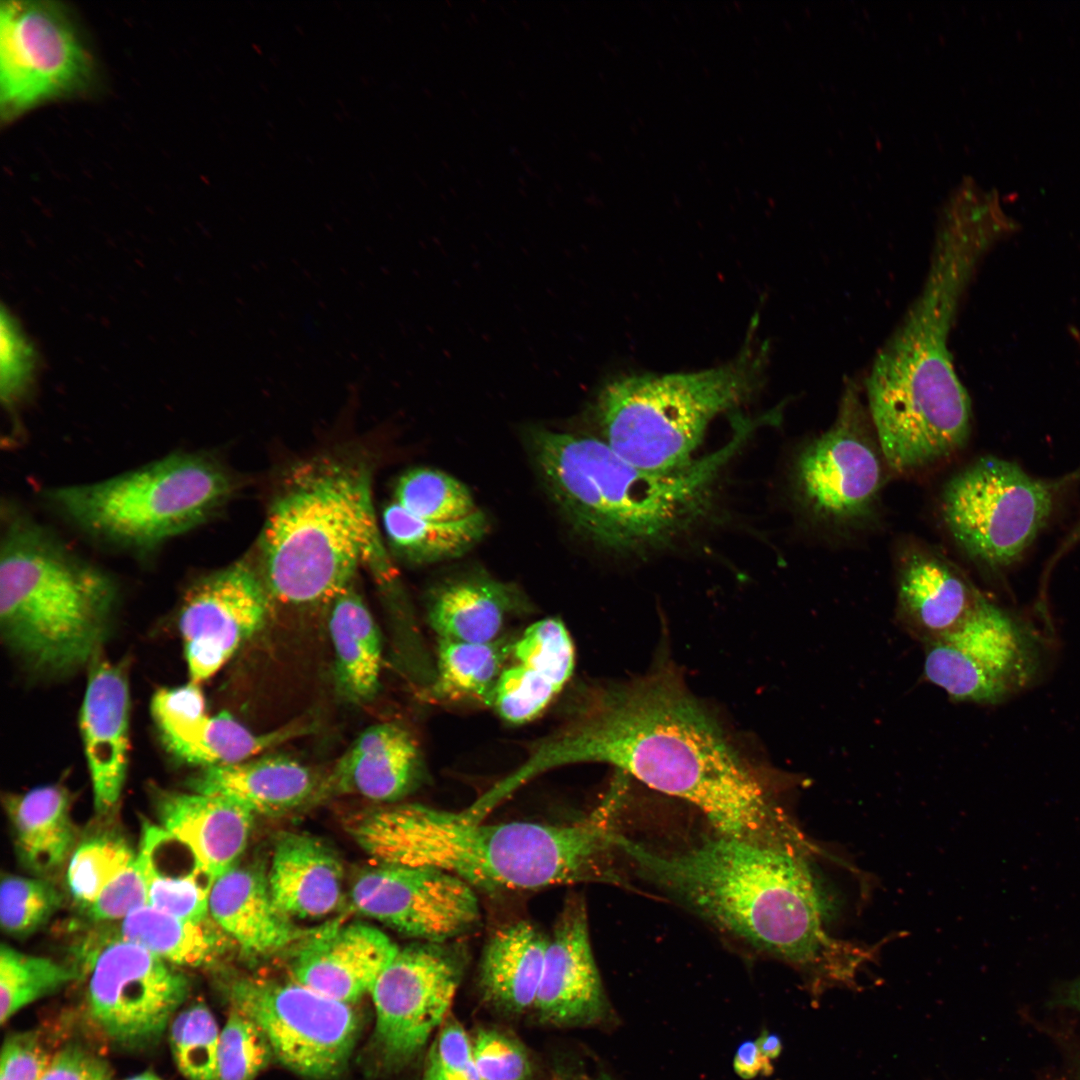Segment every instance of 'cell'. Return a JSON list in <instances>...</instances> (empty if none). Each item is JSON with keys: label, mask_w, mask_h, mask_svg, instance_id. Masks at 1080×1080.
Wrapping results in <instances>:
<instances>
[{"label": "cell", "mask_w": 1080, "mask_h": 1080, "mask_svg": "<svg viewBox=\"0 0 1080 1080\" xmlns=\"http://www.w3.org/2000/svg\"><path fill=\"white\" fill-rule=\"evenodd\" d=\"M607 763L698 808L717 834L781 843L802 833L680 676L659 668L603 694L518 767L528 781L572 763Z\"/></svg>", "instance_id": "6da1fadb"}, {"label": "cell", "mask_w": 1080, "mask_h": 1080, "mask_svg": "<svg viewBox=\"0 0 1080 1080\" xmlns=\"http://www.w3.org/2000/svg\"><path fill=\"white\" fill-rule=\"evenodd\" d=\"M1010 235L1006 220L981 200L954 198L939 209L924 284L865 384L873 430L895 473L933 467L969 439L971 401L954 369L949 334L979 263Z\"/></svg>", "instance_id": "7a4b0ae2"}, {"label": "cell", "mask_w": 1080, "mask_h": 1080, "mask_svg": "<svg viewBox=\"0 0 1080 1080\" xmlns=\"http://www.w3.org/2000/svg\"><path fill=\"white\" fill-rule=\"evenodd\" d=\"M643 877L722 931L805 972L815 987L856 983L872 946L831 936L826 905L803 836L758 843L716 834L661 853L617 833Z\"/></svg>", "instance_id": "3957f363"}, {"label": "cell", "mask_w": 1080, "mask_h": 1080, "mask_svg": "<svg viewBox=\"0 0 1080 1080\" xmlns=\"http://www.w3.org/2000/svg\"><path fill=\"white\" fill-rule=\"evenodd\" d=\"M611 805L548 825L487 824L466 811L403 803L361 814L348 830L377 864L441 869L474 890L529 891L601 878L604 861L617 850Z\"/></svg>", "instance_id": "277c9868"}, {"label": "cell", "mask_w": 1080, "mask_h": 1080, "mask_svg": "<svg viewBox=\"0 0 1080 1080\" xmlns=\"http://www.w3.org/2000/svg\"><path fill=\"white\" fill-rule=\"evenodd\" d=\"M756 428L735 421L724 445L667 472L639 468L595 437L536 429L530 443L550 495L574 529L605 549L639 554L671 544L706 515L720 473Z\"/></svg>", "instance_id": "5b68a950"}, {"label": "cell", "mask_w": 1080, "mask_h": 1080, "mask_svg": "<svg viewBox=\"0 0 1080 1080\" xmlns=\"http://www.w3.org/2000/svg\"><path fill=\"white\" fill-rule=\"evenodd\" d=\"M367 467L320 456L296 464L269 506L259 539L260 574L286 605L330 603L381 546Z\"/></svg>", "instance_id": "8992f818"}, {"label": "cell", "mask_w": 1080, "mask_h": 1080, "mask_svg": "<svg viewBox=\"0 0 1080 1080\" xmlns=\"http://www.w3.org/2000/svg\"><path fill=\"white\" fill-rule=\"evenodd\" d=\"M116 585L38 523L9 511L0 548L2 634L46 672L93 661L115 608Z\"/></svg>", "instance_id": "52a82bcc"}, {"label": "cell", "mask_w": 1080, "mask_h": 1080, "mask_svg": "<svg viewBox=\"0 0 1080 1080\" xmlns=\"http://www.w3.org/2000/svg\"><path fill=\"white\" fill-rule=\"evenodd\" d=\"M765 354L751 342L719 367L609 382L596 406L604 441L645 470L667 472L690 465L712 420L758 389Z\"/></svg>", "instance_id": "ba28073f"}, {"label": "cell", "mask_w": 1080, "mask_h": 1080, "mask_svg": "<svg viewBox=\"0 0 1080 1080\" xmlns=\"http://www.w3.org/2000/svg\"><path fill=\"white\" fill-rule=\"evenodd\" d=\"M234 487L213 457L175 452L102 481L49 489L46 498L86 535L146 553L206 522Z\"/></svg>", "instance_id": "9c48e42d"}, {"label": "cell", "mask_w": 1080, "mask_h": 1080, "mask_svg": "<svg viewBox=\"0 0 1080 1080\" xmlns=\"http://www.w3.org/2000/svg\"><path fill=\"white\" fill-rule=\"evenodd\" d=\"M1077 475L1079 471L1044 480L1015 462L981 457L946 483L940 498L941 517L953 541L970 559L1001 570L1022 558Z\"/></svg>", "instance_id": "30bf717a"}, {"label": "cell", "mask_w": 1080, "mask_h": 1080, "mask_svg": "<svg viewBox=\"0 0 1080 1080\" xmlns=\"http://www.w3.org/2000/svg\"><path fill=\"white\" fill-rule=\"evenodd\" d=\"M98 83L96 60L64 3L1 1L2 123L49 102L88 96Z\"/></svg>", "instance_id": "8fae6325"}, {"label": "cell", "mask_w": 1080, "mask_h": 1080, "mask_svg": "<svg viewBox=\"0 0 1080 1080\" xmlns=\"http://www.w3.org/2000/svg\"><path fill=\"white\" fill-rule=\"evenodd\" d=\"M75 954L89 973L88 1012L103 1034L127 1050L157 1044L189 994V978L118 935L93 936Z\"/></svg>", "instance_id": "7c38bea8"}, {"label": "cell", "mask_w": 1080, "mask_h": 1080, "mask_svg": "<svg viewBox=\"0 0 1080 1080\" xmlns=\"http://www.w3.org/2000/svg\"><path fill=\"white\" fill-rule=\"evenodd\" d=\"M859 392L848 381L834 422L802 449L794 464L796 498L824 528L858 527L878 507L886 463Z\"/></svg>", "instance_id": "4fadbf2b"}, {"label": "cell", "mask_w": 1080, "mask_h": 1080, "mask_svg": "<svg viewBox=\"0 0 1080 1080\" xmlns=\"http://www.w3.org/2000/svg\"><path fill=\"white\" fill-rule=\"evenodd\" d=\"M231 1009L250 1018L267 1037L274 1057L296 1074L328 1080L344 1071L359 1018L349 1004L298 982L237 976L225 983Z\"/></svg>", "instance_id": "5bb4252c"}, {"label": "cell", "mask_w": 1080, "mask_h": 1080, "mask_svg": "<svg viewBox=\"0 0 1080 1080\" xmlns=\"http://www.w3.org/2000/svg\"><path fill=\"white\" fill-rule=\"evenodd\" d=\"M1039 640L982 596L952 632L924 644V675L954 701L995 704L1028 687L1039 673Z\"/></svg>", "instance_id": "9a60e30c"}, {"label": "cell", "mask_w": 1080, "mask_h": 1080, "mask_svg": "<svg viewBox=\"0 0 1080 1080\" xmlns=\"http://www.w3.org/2000/svg\"><path fill=\"white\" fill-rule=\"evenodd\" d=\"M443 944L422 941L399 948L370 991L374 1042L384 1068L409 1064L447 1018L463 962Z\"/></svg>", "instance_id": "2e32d148"}, {"label": "cell", "mask_w": 1080, "mask_h": 1080, "mask_svg": "<svg viewBox=\"0 0 1080 1080\" xmlns=\"http://www.w3.org/2000/svg\"><path fill=\"white\" fill-rule=\"evenodd\" d=\"M350 898L360 914L423 942L445 943L480 920L475 890L432 867L377 864L357 876Z\"/></svg>", "instance_id": "e0dca14e"}, {"label": "cell", "mask_w": 1080, "mask_h": 1080, "mask_svg": "<svg viewBox=\"0 0 1080 1080\" xmlns=\"http://www.w3.org/2000/svg\"><path fill=\"white\" fill-rule=\"evenodd\" d=\"M271 601L247 560L193 581L178 612L190 682L200 685L217 673L264 626Z\"/></svg>", "instance_id": "ac0fdd59"}, {"label": "cell", "mask_w": 1080, "mask_h": 1080, "mask_svg": "<svg viewBox=\"0 0 1080 1080\" xmlns=\"http://www.w3.org/2000/svg\"><path fill=\"white\" fill-rule=\"evenodd\" d=\"M151 712L169 751L177 758L202 768L238 763L305 734L311 727L291 723L265 733H254L231 714L206 713L200 686L189 682L159 689Z\"/></svg>", "instance_id": "d6986e66"}, {"label": "cell", "mask_w": 1080, "mask_h": 1080, "mask_svg": "<svg viewBox=\"0 0 1080 1080\" xmlns=\"http://www.w3.org/2000/svg\"><path fill=\"white\" fill-rule=\"evenodd\" d=\"M533 1008L542 1022L559 1027L593 1025L607 1016L585 906L576 896L567 899L549 937Z\"/></svg>", "instance_id": "ffe728a7"}, {"label": "cell", "mask_w": 1080, "mask_h": 1080, "mask_svg": "<svg viewBox=\"0 0 1080 1080\" xmlns=\"http://www.w3.org/2000/svg\"><path fill=\"white\" fill-rule=\"evenodd\" d=\"M398 950L371 924H329L312 930L295 947L292 973L299 984L349 1004L371 991Z\"/></svg>", "instance_id": "44dd1931"}, {"label": "cell", "mask_w": 1080, "mask_h": 1080, "mask_svg": "<svg viewBox=\"0 0 1080 1080\" xmlns=\"http://www.w3.org/2000/svg\"><path fill=\"white\" fill-rule=\"evenodd\" d=\"M80 727L98 816L116 808L124 786L129 747L126 670L107 660L91 663Z\"/></svg>", "instance_id": "7402d4cb"}, {"label": "cell", "mask_w": 1080, "mask_h": 1080, "mask_svg": "<svg viewBox=\"0 0 1080 1080\" xmlns=\"http://www.w3.org/2000/svg\"><path fill=\"white\" fill-rule=\"evenodd\" d=\"M983 595L952 562L935 551L912 546L897 572V619L923 644L959 627Z\"/></svg>", "instance_id": "603a6c76"}, {"label": "cell", "mask_w": 1080, "mask_h": 1080, "mask_svg": "<svg viewBox=\"0 0 1080 1080\" xmlns=\"http://www.w3.org/2000/svg\"><path fill=\"white\" fill-rule=\"evenodd\" d=\"M154 810L160 827L182 842L213 882L236 865L245 850L253 814L220 796L157 790Z\"/></svg>", "instance_id": "cb8c5ba5"}, {"label": "cell", "mask_w": 1080, "mask_h": 1080, "mask_svg": "<svg viewBox=\"0 0 1080 1080\" xmlns=\"http://www.w3.org/2000/svg\"><path fill=\"white\" fill-rule=\"evenodd\" d=\"M209 913L248 956L266 957L295 948L312 930L299 928L274 902L267 874L233 866L212 884Z\"/></svg>", "instance_id": "d4e9b609"}, {"label": "cell", "mask_w": 1080, "mask_h": 1080, "mask_svg": "<svg viewBox=\"0 0 1080 1080\" xmlns=\"http://www.w3.org/2000/svg\"><path fill=\"white\" fill-rule=\"evenodd\" d=\"M421 772V753L409 732L395 723H379L354 740L336 762L326 785L344 794L393 802L416 786Z\"/></svg>", "instance_id": "484cf974"}, {"label": "cell", "mask_w": 1080, "mask_h": 1080, "mask_svg": "<svg viewBox=\"0 0 1080 1080\" xmlns=\"http://www.w3.org/2000/svg\"><path fill=\"white\" fill-rule=\"evenodd\" d=\"M318 785L307 766L280 754L202 768L189 781L191 791L223 797L253 815L282 814L302 806Z\"/></svg>", "instance_id": "4316f807"}, {"label": "cell", "mask_w": 1080, "mask_h": 1080, "mask_svg": "<svg viewBox=\"0 0 1080 1080\" xmlns=\"http://www.w3.org/2000/svg\"><path fill=\"white\" fill-rule=\"evenodd\" d=\"M267 880L274 902L286 915L320 918L340 901L343 868L335 851L319 838L284 832L274 842Z\"/></svg>", "instance_id": "83f0119b"}, {"label": "cell", "mask_w": 1080, "mask_h": 1080, "mask_svg": "<svg viewBox=\"0 0 1080 1080\" xmlns=\"http://www.w3.org/2000/svg\"><path fill=\"white\" fill-rule=\"evenodd\" d=\"M20 863L47 878L67 864L78 842L71 816V798L58 784L38 786L4 798Z\"/></svg>", "instance_id": "f1b7e54d"}, {"label": "cell", "mask_w": 1080, "mask_h": 1080, "mask_svg": "<svg viewBox=\"0 0 1080 1080\" xmlns=\"http://www.w3.org/2000/svg\"><path fill=\"white\" fill-rule=\"evenodd\" d=\"M548 941L549 937L528 921L498 928L481 956L479 987L483 999L509 1014L533 1008Z\"/></svg>", "instance_id": "f546056e"}, {"label": "cell", "mask_w": 1080, "mask_h": 1080, "mask_svg": "<svg viewBox=\"0 0 1080 1080\" xmlns=\"http://www.w3.org/2000/svg\"><path fill=\"white\" fill-rule=\"evenodd\" d=\"M520 601V592L512 584L487 576H466L431 590L427 619L439 639L487 643L498 638Z\"/></svg>", "instance_id": "4dcf8cb0"}, {"label": "cell", "mask_w": 1080, "mask_h": 1080, "mask_svg": "<svg viewBox=\"0 0 1080 1080\" xmlns=\"http://www.w3.org/2000/svg\"><path fill=\"white\" fill-rule=\"evenodd\" d=\"M328 629L335 656V680L347 701L372 700L380 683L382 641L376 622L353 585L330 603Z\"/></svg>", "instance_id": "1f68e13d"}, {"label": "cell", "mask_w": 1080, "mask_h": 1080, "mask_svg": "<svg viewBox=\"0 0 1080 1080\" xmlns=\"http://www.w3.org/2000/svg\"><path fill=\"white\" fill-rule=\"evenodd\" d=\"M386 538L393 552L412 564H431L458 558L477 545L488 531L480 510L451 521L417 517L394 500L382 511Z\"/></svg>", "instance_id": "d6a6232c"}, {"label": "cell", "mask_w": 1080, "mask_h": 1080, "mask_svg": "<svg viewBox=\"0 0 1080 1080\" xmlns=\"http://www.w3.org/2000/svg\"><path fill=\"white\" fill-rule=\"evenodd\" d=\"M220 929L211 917L194 922L145 905L122 919L117 935L172 965L199 967L219 955Z\"/></svg>", "instance_id": "836d02e7"}, {"label": "cell", "mask_w": 1080, "mask_h": 1080, "mask_svg": "<svg viewBox=\"0 0 1080 1080\" xmlns=\"http://www.w3.org/2000/svg\"><path fill=\"white\" fill-rule=\"evenodd\" d=\"M509 645L503 639L467 643L439 639L435 690L450 699H472L491 704Z\"/></svg>", "instance_id": "e575fe53"}, {"label": "cell", "mask_w": 1080, "mask_h": 1080, "mask_svg": "<svg viewBox=\"0 0 1080 1080\" xmlns=\"http://www.w3.org/2000/svg\"><path fill=\"white\" fill-rule=\"evenodd\" d=\"M136 856L137 852L120 832L106 829L87 834L77 842L66 864L69 895L86 910Z\"/></svg>", "instance_id": "d590c367"}, {"label": "cell", "mask_w": 1080, "mask_h": 1080, "mask_svg": "<svg viewBox=\"0 0 1080 1080\" xmlns=\"http://www.w3.org/2000/svg\"><path fill=\"white\" fill-rule=\"evenodd\" d=\"M76 966L30 955L3 943L0 949V1021L79 978Z\"/></svg>", "instance_id": "8d00e7d4"}, {"label": "cell", "mask_w": 1080, "mask_h": 1080, "mask_svg": "<svg viewBox=\"0 0 1080 1080\" xmlns=\"http://www.w3.org/2000/svg\"><path fill=\"white\" fill-rule=\"evenodd\" d=\"M394 501L409 513L432 521L469 516L478 508L469 489L455 477L433 468L417 467L397 480Z\"/></svg>", "instance_id": "74e56055"}, {"label": "cell", "mask_w": 1080, "mask_h": 1080, "mask_svg": "<svg viewBox=\"0 0 1080 1080\" xmlns=\"http://www.w3.org/2000/svg\"><path fill=\"white\" fill-rule=\"evenodd\" d=\"M170 1024V1046L179 1071L188 1080H218L220 1033L209 1008L200 1002L192 1004Z\"/></svg>", "instance_id": "f35d334b"}, {"label": "cell", "mask_w": 1080, "mask_h": 1080, "mask_svg": "<svg viewBox=\"0 0 1080 1080\" xmlns=\"http://www.w3.org/2000/svg\"><path fill=\"white\" fill-rule=\"evenodd\" d=\"M63 897L47 878L4 874L0 886L2 930L24 938L42 928L61 907Z\"/></svg>", "instance_id": "ab89813d"}, {"label": "cell", "mask_w": 1080, "mask_h": 1080, "mask_svg": "<svg viewBox=\"0 0 1080 1080\" xmlns=\"http://www.w3.org/2000/svg\"><path fill=\"white\" fill-rule=\"evenodd\" d=\"M512 653L518 664L540 674L559 690L575 666L573 641L558 618H545L530 625L513 643Z\"/></svg>", "instance_id": "60d3db41"}, {"label": "cell", "mask_w": 1080, "mask_h": 1080, "mask_svg": "<svg viewBox=\"0 0 1080 1080\" xmlns=\"http://www.w3.org/2000/svg\"><path fill=\"white\" fill-rule=\"evenodd\" d=\"M274 1057L263 1031L250 1018L231 1009L220 1033L218 1080H254Z\"/></svg>", "instance_id": "b9f144b4"}, {"label": "cell", "mask_w": 1080, "mask_h": 1080, "mask_svg": "<svg viewBox=\"0 0 1080 1080\" xmlns=\"http://www.w3.org/2000/svg\"><path fill=\"white\" fill-rule=\"evenodd\" d=\"M559 691L540 674L518 664L501 672L491 704L504 720L521 724L540 714Z\"/></svg>", "instance_id": "7bdbcfd3"}, {"label": "cell", "mask_w": 1080, "mask_h": 1080, "mask_svg": "<svg viewBox=\"0 0 1080 1080\" xmlns=\"http://www.w3.org/2000/svg\"><path fill=\"white\" fill-rule=\"evenodd\" d=\"M36 353L16 319L1 311V399L8 410L15 409L31 392Z\"/></svg>", "instance_id": "ee69618b"}, {"label": "cell", "mask_w": 1080, "mask_h": 1080, "mask_svg": "<svg viewBox=\"0 0 1080 1080\" xmlns=\"http://www.w3.org/2000/svg\"><path fill=\"white\" fill-rule=\"evenodd\" d=\"M472 1052L481 1080H529L533 1067L525 1047L510 1035L480 1028Z\"/></svg>", "instance_id": "f6af8a7d"}, {"label": "cell", "mask_w": 1080, "mask_h": 1080, "mask_svg": "<svg viewBox=\"0 0 1080 1080\" xmlns=\"http://www.w3.org/2000/svg\"><path fill=\"white\" fill-rule=\"evenodd\" d=\"M423 1080H481L472 1041L461 1024L446 1018L429 1050Z\"/></svg>", "instance_id": "bcb514c9"}, {"label": "cell", "mask_w": 1080, "mask_h": 1080, "mask_svg": "<svg viewBox=\"0 0 1080 1080\" xmlns=\"http://www.w3.org/2000/svg\"><path fill=\"white\" fill-rule=\"evenodd\" d=\"M148 905V881L138 856L109 882L85 910L93 921L124 919L132 911Z\"/></svg>", "instance_id": "7dc6e473"}, {"label": "cell", "mask_w": 1080, "mask_h": 1080, "mask_svg": "<svg viewBox=\"0 0 1080 1080\" xmlns=\"http://www.w3.org/2000/svg\"><path fill=\"white\" fill-rule=\"evenodd\" d=\"M49 1062L39 1033L10 1034L2 1045L0 1080H41Z\"/></svg>", "instance_id": "c3c4849f"}, {"label": "cell", "mask_w": 1080, "mask_h": 1080, "mask_svg": "<svg viewBox=\"0 0 1080 1080\" xmlns=\"http://www.w3.org/2000/svg\"><path fill=\"white\" fill-rule=\"evenodd\" d=\"M109 1064L77 1044L62 1048L50 1060L41 1080H111Z\"/></svg>", "instance_id": "681fc988"}, {"label": "cell", "mask_w": 1080, "mask_h": 1080, "mask_svg": "<svg viewBox=\"0 0 1080 1080\" xmlns=\"http://www.w3.org/2000/svg\"><path fill=\"white\" fill-rule=\"evenodd\" d=\"M735 1073L742 1079L749 1080L758 1075L768 1076L773 1071L772 1062L764 1056L755 1041H745L739 1045L733 1059Z\"/></svg>", "instance_id": "f907efd6"}, {"label": "cell", "mask_w": 1080, "mask_h": 1080, "mask_svg": "<svg viewBox=\"0 0 1080 1080\" xmlns=\"http://www.w3.org/2000/svg\"><path fill=\"white\" fill-rule=\"evenodd\" d=\"M755 1042L761 1053L771 1061L778 1058L782 1052V1041L775 1033L764 1031Z\"/></svg>", "instance_id": "816d5d0a"}, {"label": "cell", "mask_w": 1080, "mask_h": 1080, "mask_svg": "<svg viewBox=\"0 0 1080 1080\" xmlns=\"http://www.w3.org/2000/svg\"><path fill=\"white\" fill-rule=\"evenodd\" d=\"M1062 1003L1080 1013V977L1066 986L1061 997Z\"/></svg>", "instance_id": "f5cc1de1"}, {"label": "cell", "mask_w": 1080, "mask_h": 1080, "mask_svg": "<svg viewBox=\"0 0 1080 1080\" xmlns=\"http://www.w3.org/2000/svg\"><path fill=\"white\" fill-rule=\"evenodd\" d=\"M1078 542H1080V520L1075 525L1073 530L1068 534V536L1066 537V539L1062 543L1061 547L1059 548V550L1055 554V557L1053 558L1052 562L1054 563L1055 559H1058L1061 555L1064 554V552H1066L1068 549L1072 548Z\"/></svg>", "instance_id": "db71d44e"}, {"label": "cell", "mask_w": 1080, "mask_h": 1080, "mask_svg": "<svg viewBox=\"0 0 1080 1080\" xmlns=\"http://www.w3.org/2000/svg\"><path fill=\"white\" fill-rule=\"evenodd\" d=\"M126 1080H163L153 1071H145L135 1076H132Z\"/></svg>", "instance_id": "11a10c76"}, {"label": "cell", "mask_w": 1080, "mask_h": 1080, "mask_svg": "<svg viewBox=\"0 0 1080 1080\" xmlns=\"http://www.w3.org/2000/svg\"><path fill=\"white\" fill-rule=\"evenodd\" d=\"M555 1080H578V1079H576L573 1076H569V1075H560Z\"/></svg>", "instance_id": "9f6ffc18"}, {"label": "cell", "mask_w": 1080, "mask_h": 1080, "mask_svg": "<svg viewBox=\"0 0 1080 1080\" xmlns=\"http://www.w3.org/2000/svg\"><path fill=\"white\" fill-rule=\"evenodd\" d=\"M1080 1080V1079H1079Z\"/></svg>", "instance_id": "6f0895ef"}]
</instances>
